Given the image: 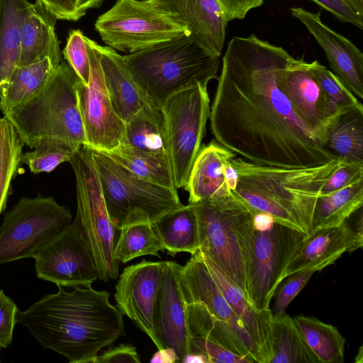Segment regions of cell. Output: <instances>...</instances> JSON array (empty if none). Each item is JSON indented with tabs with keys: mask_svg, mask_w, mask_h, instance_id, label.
<instances>
[{
	"mask_svg": "<svg viewBox=\"0 0 363 363\" xmlns=\"http://www.w3.org/2000/svg\"><path fill=\"white\" fill-rule=\"evenodd\" d=\"M291 57L254 34L229 41L209 116L218 143L263 165L309 167L336 158L298 118L279 86Z\"/></svg>",
	"mask_w": 363,
	"mask_h": 363,
	"instance_id": "cell-1",
	"label": "cell"
},
{
	"mask_svg": "<svg viewBox=\"0 0 363 363\" xmlns=\"http://www.w3.org/2000/svg\"><path fill=\"white\" fill-rule=\"evenodd\" d=\"M45 295L26 310L17 323L26 327L45 348L69 363H94L101 349L125 335L123 315L109 301L106 291L91 284Z\"/></svg>",
	"mask_w": 363,
	"mask_h": 363,
	"instance_id": "cell-2",
	"label": "cell"
},
{
	"mask_svg": "<svg viewBox=\"0 0 363 363\" xmlns=\"http://www.w3.org/2000/svg\"><path fill=\"white\" fill-rule=\"evenodd\" d=\"M342 161L309 167L263 165L233 158L238 173L233 193L254 211L272 216L274 223L303 232L312 231L313 212L321 190Z\"/></svg>",
	"mask_w": 363,
	"mask_h": 363,
	"instance_id": "cell-3",
	"label": "cell"
},
{
	"mask_svg": "<svg viewBox=\"0 0 363 363\" xmlns=\"http://www.w3.org/2000/svg\"><path fill=\"white\" fill-rule=\"evenodd\" d=\"M123 57L142 89L160 108L175 93L218 79L220 65L219 57L207 52L190 34Z\"/></svg>",
	"mask_w": 363,
	"mask_h": 363,
	"instance_id": "cell-4",
	"label": "cell"
},
{
	"mask_svg": "<svg viewBox=\"0 0 363 363\" xmlns=\"http://www.w3.org/2000/svg\"><path fill=\"white\" fill-rule=\"evenodd\" d=\"M80 82L67 62L62 60L40 92L4 115L26 146L33 149L51 138L79 146L86 145L77 93Z\"/></svg>",
	"mask_w": 363,
	"mask_h": 363,
	"instance_id": "cell-5",
	"label": "cell"
},
{
	"mask_svg": "<svg viewBox=\"0 0 363 363\" xmlns=\"http://www.w3.org/2000/svg\"><path fill=\"white\" fill-rule=\"evenodd\" d=\"M193 203L199 223V250L216 263L247 299L245 263L252 239L254 211L234 193Z\"/></svg>",
	"mask_w": 363,
	"mask_h": 363,
	"instance_id": "cell-6",
	"label": "cell"
},
{
	"mask_svg": "<svg viewBox=\"0 0 363 363\" xmlns=\"http://www.w3.org/2000/svg\"><path fill=\"white\" fill-rule=\"evenodd\" d=\"M91 151L108 215L118 230L134 224L152 223L184 206L177 189L145 180L104 152Z\"/></svg>",
	"mask_w": 363,
	"mask_h": 363,
	"instance_id": "cell-7",
	"label": "cell"
},
{
	"mask_svg": "<svg viewBox=\"0 0 363 363\" xmlns=\"http://www.w3.org/2000/svg\"><path fill=\"white\" fill-rule=\"evenodd\" d=\"M74 172L77 188V223L104 282L119 276L115 246L119 230L108 215L91 150L82 145L69 161Z\"/></svg>",
	"mask_w": 363,
	"mask_h": 363,
	"instance_id": "cell-8",
	"label": "cell"
},
{
	"mask_svg": "<svg viewBox=\"0 0 363 363\" xmlns=\"http://www.w3.org/2000/svg\"><path fill=\"white\" fill-rule=\"evenodd\" d=\"M207 86L198 84L177 92L161 106L167 156L177 189L185 186L206 134L211 112Z\"/></svg>",
	"mask_w": 363,
	"mask_h": 363,
	"instance_id": "cell-9",
	"label": "cell"
},
{
	"mask_svg": "<svg viewBox=\"0 0 363 363\" xmlns=\"http://www.w3.org/2000/svg\"><path fill=\"white\" fill-rule=\"evenodd\" d=\"M94 26L108 47L129 54L190 34L174 14L158 8L153 1L117 0L98 17Z\"/></svg>",
	"mask_w": 363,
	"mask_h": 363,
	"instance_id": "cell-10",
	"label": "cell"
},
{
	"mask_svg": "<svg viewBox=\"0 0 363 363\" xmlns=\"http://www.w3.org/2000/svg\"><path fill=\"white\" fill-rule=\"evenodd\" d=\"M72 218L52 196L21 197L0 225V264L33 257Z\"/></svg>",
	"mask_w": 363,
	"mask_h": 363,
	"instance_id": "cell-11",
	"label": "cell"
},
{
	"mask_svg": "<svg viewBox=\"0 0 363 363\" xmlns=\"http://www.w3.org/2000/svg\"><path fill=\"white\" fill-rule=\"evenodd\" d=\"M306 235L274 223L267 230L253 228L245 259V286L250 304L258 311L269 309L284 272Z\"/></svg>",
	"mask_w": 363,
	"mask_h": 363,
	"instance_id": "cell-12",
	"label": "cell"
},
{
	"mask_svg": "<svg viewBox=\"0 0 363 363\" xmlns=\"http://www.w3.org/2000/svg\"><path fill=\"white\" fill-rule=\"evenodd\" d=\"M90 61V77L86 85L79 82L77 89L83 120L86 146L108 152L122 142L125 122L116 111L109 96L94 40L85 37Z\"/></svg>",
	"mask_w": 363,
	"mask_h": 363,
	"instance_id": "cell-13",
	"label": "cell"
},
{
	"mask_svg": "<svg viewBox=\"0 0 363 363\" xmlns=\"http://www.w3.org/2000/svg\"><path fill=\"white\" fill-rule=\"evenodd\" d=\"M33 258L38 277L57 286L74 288L99 279L95 260L74 220Z\"/></svg>",
	"mask_w": 363,
	"mask_h": 363,
	"instance_id": "cell-14",
	"label": "cell"
},
{
	"mask_svg": "<svg viewBox=\"0 0 363 363\" xmlns=\"http://www.w3.org/2000/svg\"><path fill=\"white\" fill-rule=\"evenodd\" d=\"M278 84L295 113L322 146L328 126L343 110L330 101L303 58H291L280 72Z\"/></svg>",
	"mask_w": 363,
	"mask_h": 363,
	"instance_id": "cell-15",
	"label": "cell"
},
{
	"mask_svg": "<svg viewBox=\"0 0 363 363\" xmlns=\"http://www.w3.org/2000/svg\"><path fill=\"white\" fill-rule=\"evenodd\" d=\"M164 262L142 260L123 269L115 286L117 308L145 333L155 345L161 346L153 327V310L162 279Z\"/></svg>",
	"mask_w": 363,
	"mask_h": 363,
	"instance_id": "cell-16",
	"label": "cell"
},
{
	"mask_svg": "<svg viewBox=\"0 0 363 363\" xmlns=\"http://www.w3.org/2000/svg\"><path fill=\"white\" fill-rule=\"evenodd\" d=\"M324 51L333 73L359 99H363V53L349 39L337 33L320 18V12L290 8Z\"/></svg>",
	"mask_w": 363,
	"mask_h": 363,
	"instance_id": "cell-17",
	"label": "cell"
},
{
	"mask_svg": "<svg viewBox=\"0 0 363 363\" xmlns=\"http://www.w3.org/2000/svg\"><path fill=\"white\" fill-rule=\"evenodd\" d=\"M181 266L173 261L164 262L153 310V327L161 347L174 349L182 362L189 353V333L179 280Z\"/></svg>",
	"mask_w": 363,
	"mask_h": 363,
	"instance_id": "cell-18",
	"label": "cell"
},
{
	"mask_svg": "<svg viewBox=\"0 0 363 363\" xmlns=\"http://www.w3.org/2000/svg\"><path fill=\"white\" fill-rule=\"evenodd\" d=\"M362 245L363 235L356 231L348 218L338 226L313 230L290 261L284 278L297 272L321 270L334 264L344 252H352Z\"/></svg>",
	"mask_w": 363,
	"mask_h": 363,
	"instance_id": "cell-19",
	"label": "cell"
},
{
	"mask_svg": "<svg viewBox=\"0 0 363 363\" xmlns=\"http://www.w3.org/2000/svg\"><path fill=\"white\" fill-rule=\"evenodd\" d=\"M201 254L213 279L250 337L255 362L269 363L273 355L271 309L254 308L241 289L209 257Z\"/></svg>",
	"mask_w": 363,
	"mask_h": 363,
	"instance_id": "cell-20",
	"label": "cell"
},
{
	"mask_svg": "<svg viewBox=\"0 0 363 363\" xmlns=\"http://www.w3.org/2000/svg\"><path fill=\"white\" fill-rule=\"evenodd\" d=\"M160 9L174 14L190 35L211 55L219 57L228 20L218 0H153Z\"/></svg>",
	"mask_w": 363,
	"mask_h": 363,
	"instance_id": "cell-21",
	"label": "cell"
},
{
	"mask_svg": "<svg viewBox=\"0 0 363 363\" xmlns=\"http://www.w3.org/2000/svg\"><path fill=\"white\" fill-rule=\"evenodd\" d=\"M179 280L185 304H203L211 313L228 323L252 353L250 337L213 279L199 250L181 266Z\"/></svg>",
	"mask_w": 363,
	"mask_h": 363,
	"instance_id": "cell-22",
	"label": "cell"
},
{
	"mask_svg": "<svg viewBox=\"0 0 363 363\" xmlns=\"http://www.w3.org/2000/svg\"><path fill=\"white\" fill-rule=\"evenodd\" d=\"M57 17L40 2H30L21 19V46L17 67L49 58L57 67L62 61L60 41L55 33Z\"/></svg>",
	"mask_w": 363,
	"mask_h": 363,
	"instance_id": "cell-23",
	"label": "cell"
},
{
	"mask_svg": "<svg viewBox=\"0 0 363 363\" xmlns=\"http://www.w3.org/2000/svg\"><path fill=\"white\" fill-rule=\"evenodd\" d=\"M236 154L213 140L201 145L184 187L189 193V203L222 199L231 196L225 177V167Z\"/></svg>",
	"mask_w": 363,
	"mask_h": 363,
	"instance_id": "cell-24",
	"label": "cell"
},
{
	"mask_svg": "<svg viewBox=\"0 0 363 363\" xmlns=\"http://www.w3.org/2000/svg\"><path fill=\"white\" fill-rule=\"evenodd\" d=\"M94 45L99 54L104 79L111 102L125 123L144 106L155 105L133 77L123 55L95 41Z\"/></svg>",
	"mask_w": 363,
	"mask_h": 363,
	"instance_id": "cell-25",
	"label": "cell"
},
{
	"mask_svg": "<svg viewBox=\"0 0 363 363\" xmlns=\"http://www.w3.org/2000/svg\"><path fill=\"white\" fill-rule=\"evenodd\" d=\"M322 146L343 162L363 163V109L347 108L335 116Z\"/></svg>",
	"mask_w": 363,
	"mask_h": 363,
	"instance_id": "cell-26",
	"label": "cell"
},
{
	"mask_svg": "<svg viewBox=\"0 0 363 363\" xmlns=\"http://www.w3.org/2000/svg\"><path fill=\"white\" fill-rule=\"evenodd\" d=\"M168 253L194 255L199 250V233L195 204L189 203L152 223Z\"/></svg>",
	"mask_w": 363,
	"mask_h": 363,
	"instance_id": "cell-27",
	"label": "cell"
},
{
	"mask_svg": "<svg viewBox=\"0 0 363 363\" xmlns=\"http://www.w3.org/2000/svg\"><path fill=\"white\" fill-rule=\"evenodd\" d=\"M189 335L204 338L255 363L250 347L226 322L216 318L202 303L186 304Z\"/></svg>",
	"mask_w": 363,
	"mask_h": 363,
	"instance_id": "cell-28",
	"label": "cell"
},
{
	"mask_svg": "<svg viewBox=\"0 0 363 363\" xmlns=\"http://www.w3.org/2000/svg\"><path fill=\"white\" fill-rule=\"evenodd\" d=\"M121 144L167 157L164 117L160 108L147 104L125 123Z\"/></svg>",
	"mask_w": 363,
	"mask_h": 363,
	"instance_id": "cell-29",
	"label": "cell"
},
{
	"mask_svg": "<svg viewBox=\"0 0 363 363\" xmlns=\"http://www.w3.org/2000/svg\"><path fill=\"white\" fill-rule=\"evenodd\" d=\"M27 0H0V97L17 67L21 46V19Z\"/></svg>",
	"mask_w": 363,
	"mask_h": 363,
	"instance_id": "cell-30",
	"label": "cell"
},
{
	"mask_svg": "<svg viewBox=\"0 0 363 363\" xmlns=\"http://www.w3.org/2000/svg\"><path fill=\"white\" fill-rule=\"evenodd\" d=\"M55 69L49 58L16 67L0 97L1 112L7 114L37 95L47 85Z\"/></svg>",
	"mask_w": 363,
	"mask_h": 363,
	"instance_id": "cell-31",
	"label": "cell"
},
{
	"mask_svg": "<svg viewBox=\"0 0 363 363\" xmlns=\"http://www.w3.org/2000/svg\"><path fill=\"white\" fill-rule=\"evenodd\" d=\"M271 325L273 355L269 363H320L289 315L272 316Z\"/></svg>",
	"mask_w": 363,
	"mask_h": 363,
	"instance_id": "cell-32",
	"label": "cell"
},
{
	"mask_svg": "<svg viewBox=\"0 0 363 363\" xmlns=\"http://www.w3.org/2000/svg\"><path fill=\"white\" fill-rule=\"evenodd\" d=\"M363 206V179L326 194L315 203L312 230L341 225Z\"/></svg>",
	"mask_w": 363,
	"mask_h": 363,
	"instance_id": "cell-33",
	"label": "cell"
},
{
	"mask_svg": "<svg viewBox=\"0 0 363 363\" xmlns=\"http://www.w3.org/2000/svg\"><path fill=\"white\" fill-rule=\"evenodd\" d=\"M104 153L137 177L162 186L177 189L167 157L140 151L124 144Z\"/></svg>",
	"mask_w": 363,
	"mask_h": 363,
	"instance_id": "cell-34",
	"label": "cell"
},
{
	"mask_svg": "<svg viewBox=\"0 0 363 363\" xmlns=\"http://www.w3.org/2000/svg\"><path fill=\"white\" fill-rule=\"evenodd\" d=\"M306 343L320 363H342L346 340L337 327L315 317L293 318Z\"/></svg>",
	"mask_w": 363,
	"mask_h": 363,
	"instance_id": "cell-35",
	"label": "cell"
},
{
	"mask_svg": "<svg viewBox=\"0 0 363 363\" xmlns=\"http://www.w3.org/2000/svg\"><path fill=\"white\" fill-rule=\"evenodd\" d=\"M25 144L12 123L0 118V215L6 208L11 184L23 164Z\"/></svg>",
	"mask_w": 363,
	"mask_h": 363,
	"instance_id": "cell-36",
	"label": "cell"
},
{
	"mask_svg": "<svg viewBox=\"0 0 363 363\" xmlns=\"http://www.w3.org/2000/svg\"><path fill=\"white\" fill-rule=\"evenodd\" d=\"M165 250L152 223H138L119 230L115 246V256L119 262L127 263L141 256L160 258L159 252Z\"/></svg>",
	"mask_w": 363,
	"mask_h": 363,
	"instance_id": "cell-37",
	"label": "cell"
},
{
	"mask_svg": "<svg viewBox=\"0 0 363 363\" xmlns=\"http://www.w3.org/2000/svg\"><path fill=\"white\" fill-rule=\"evenodd\" d=\"M81 146L60 139L45 140L23 154V163L34 174L50 173L60 164L69 162Z\"/></svg>",
	"mask_w": 363,
	"mask_h": 363,
	"instance_id": "cell-38",
	"label": "cell"
},
{
	"mask_svg": "<svg viewBox=\"0 0 363 363\" xmlns=\"http://www.w3.org/2000/svg\"><path fill=\"white\" fill-rule=\"evenodd\" d=\"M309 71L330 101L340 110L356 108L363 109L359 100L326 67L318 60L308 62Z\"/></svg>",
	"mask_w": 363,
	"mask_h": 363,
	"instance_id": "cell-39",
	"label": "cell"
},
{
	"mask_svg": "<svg viewBox=\"0 0 363 363\" xmlns=\"http://www.w3.org/2000/svg\"><path fill=\"white\" fill-rule=\"evenodd\" d=\"M85 37L80 30H70L62 55L79 80L86 85L90 77V61Z\"/></svg>",
	"mask_w": 363,
	"mask_h": 363,
	"instance_id": "cell-40",
	"label": "cell"
},
{
	"mask_svg": "<svg viewBox=\"0 0 363 363\" xmlns=\"http://www.w3.org/2000/svg\"><path fill=\"white\" fill-rule=\"evenodd\" d=\"M315 272H316L314 270L297 272L288 275L279 283L274 294L275 298L273 307L270 308L272 316L285 313L288 306L307 284Z\"/></svg>",
	"mask_w": 363,
	"mask_h": 363,
	"instance_id": "cell-41",
	"label": "cell"
},
{
	"mask_svg": "<svg viewBox=\"0 0 363 363\" xmlns=\"http://www.w3.org/2000/svg\"><path fill=\"white\" fill-rule=\"evenodd\" d=\"M189 353L203 355L208 363H252L242 356L197 336L189 335Z\"/></svg>",
	"mask_w": 363,
	"mask_h": 363,
	"instance_id": "cell-42",
	"label": "cell"
},
{
	"mask_svg": "<svg viewBox=\"0 0 363 363\" xmlns=\"http://www.w3.org/2000/svg\"><path fill=\"white\" fill-rule=\"evenodd\" d=\"M363 179V163L342 162L323 187L320 194L338 191Z\"/></svg>",
	"mask_w": 363,
	"mask_h": 363,
	"instance_id": "cell-43",
	"label": "cell"
},
{
	"mask_svg": "<svg viewBox=\"0 0 363 363\" xmlns=\"http://www.w3.org/2000/svg\"><path fill=\"white\" fill-rule=\"evenodd\" d=\"M18 308L13 301L0 290V347L6 348L11 343Z\"/></svg>",
	"mask_w": 363,
	"mask_h": 363,
	"instance_id": "cell-44",
	"label": "cell"
},
{
	"mask_svg": "<svg viewBox=\"0 0 363 363\" xmlns=\"http://www.w3.org/2000/svg\"><path fill=\"white\" fill-rule=\"evenodd\" d=\"M318 6L331 13L343 23L363 29V16L354 11L344 0H311Z\"/></svg>",
	"mask_w": 363,
	"mask_h": 363,
	"instance_id": "cell-45",
	"label": "cell"
},
{
	"mask_svg": "<svg viewBox=\"0 0 363 363\" xmlns=\"http://www.w3.org/2000/svg\"><path fill=\"white\" fill-rule=\"evenodd\" d=\"M140 357L136 347L130 344L110 346L96 357L94 363H140Z\"/></svg>",
	"mask_w": 363,
	"mask_h": 363,
	"instance_id": "cell-46",
	"label": "cell"
},
{
	"mask_svg": "<svg viewBox=\"0 0 363 363\" xmlns=\"http://www.w3.org/2000/svg\"><path fill=\"white\" fill-rule=\"evenodd\" d=\"M57 19L77 21L84 14L79 9V0H37Z\"/></svg>",
	"mask_w": 363,
	"mask_h": 363,
	"instance_id": "cell-47",
	"label": "cell"
},
{
	"mask_svg": "<svg viewBox=\"0 0 363 363\" xmlns=\"http://www.w3.org/2000/svg\"><path fill=\"white\" fill-rule=\"evenodd\" d=\"M228 21L245 18L252 9L261 6L264 0H218Z\"/></svg>",
	"mask_w": 363,
	"mask_h": 363,
	"instance_id": "cell-48",
	"label": "cell"
},
{
	"mask_svg": "<svg viewBox=\"0 0 363 363\" xmlns=\"http://www.w3.org/2000/svg\"><path fill=\"white\" fill-rule=\"evenodd\" d=\"M177 362H179L178 354L172 347L159 349L150 360L151 363H174Z\"/></svg>",
	"mask_w": 363,
	"mask_h": 363,
	"instance_id": "cell-49",
	"label": "cell"
},
{
	"mask_svg": "<svg viewBox=\"0 0 363 363\" xmlns=\"http://www.w3.org/2000/svg\"><path fill=\"white\" fill-rule=\"evenodd\" d=\"M274 223L273 217L266 213L258 212L254 215L253 228L257 230H269L273 226Z\"/></svg>",
	"mask_w": 363,
	"mask_h": 363,
	"instance_id": "cell-50",
	"label": "cell"
},
{
	"mask_svg": "<svg viewBox=\"0 0 363 363\" xmlns=\"http://www.w3.org/2000/svg\"><path fill=\"white\" fill-rule=\"evenodd\" d=\"M104 0H79V9L85 14L87 9L100 6Z\"/></svg>",
	"mask_w": 363,
	"mask_h": 363,
	"instance_id": "cell-51",
	"label": "cell"
},
{
	"mask_svg": "<svg viewBox=\"0 0 363 363\" xmlns=\"http://www.w3.org/2000/svg\"><path fill=\"white\" fill-rule=\"evenodd\" d=\"M184 363H208L207 359L202 354L189 353L182 359Z\"/></svg>",
	"mask_w": 363,
	"mask_h": 363,
	"instance_id": "cell-52",
	"label": "cell"
},
{
	"mask_svg": "<svg viewBox=\"0 0 363 363\" xmlns=\"http://www.w3.org/2000/svg\"><path fill=\"white\" fill-rule=\"evenodd\" d=\"M356 363H362L363 362V350H362V346H360L359 348V352H357V354L355 358Z\"/></svg>",
	"mask_w": 363,
	"mask_h": 363,
	"instance_id": "cell-53",
	"label": "cell"
},
{
	"mask_svg": "<svg viewBox=\"0 0 363 363\" xmlns=\"http://www.w3.org/2000/svg\"><path fill=\"white\" fill-rule=\"evenodd\" d=\"M135 1H151L153 0H135Z\"/></svg>",
	"mask_w": 363,
	"mask_h": 363,
	"instance_id": "cell-54",
	"label": "cell"
},
{
	"mask_svg": "<svg viewBox=\"0 0 363 363\" xmlns=\"http://www.w3.org/2000/svg\"><path fill=\"white\" fill-rule=\"evenodd\" d=\"M347 3V0H344Z\"/></svg>",
	"mask_w": 363,
	"mask_h": 363,
	"instance_id": "cell-55",
	"label": "cell"
},
{
	"mask_svg": "<svg viewBox=\"0 0 363 363\" xmlns=\"http://www.w3.org/2000/svg\"><path fill=\"white\" fill-rule=\"evenodd\" d=\"M0 361H1V359H0Z\"/></svg>",
	"mask_w": 363,
	"mask_h": 363,
	"instance_id": "cell-56",
	"label": "cell"
}]
</instances>
